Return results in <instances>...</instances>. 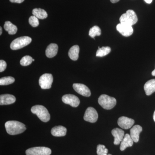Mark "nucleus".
Wrapping results in <instances>:
<instances>
[{"instance_id":"f257e3e1","label":"nucleus","mask_w":155,"mask_h":155,"mask_svg":"<svg viewBox=\"0 0 155 155\" xmlns=\"http://www.w3.org/2000/svg\"><path fill=\"white\" fill-rule=\"evenodd\" d=\"M6 131L10 135H17L24 132L26 127L23 123L17 121H9L5 124Z\"/></svg>"},{"instance_id":"f03ea898","label":"nucleus","mask_w":155,"mask_h":155,"mask_svg":"<svg viewBox=\"0 0 155 155\" xmlns=\"http://www.w3.org/2000/svg\"><path fill=\"white\" fill-rule=\"evenodd\" d=\"M31 112L35 114L42 122H46L49 121L51 116L48 111L45 107L42 105H35L31 108Z\"/></svg>"},{"instance_id":"7ed1b4c3","label":"nucleus","mask_w":155,"mask_h":155,"mask_svg":"<svg viewBox=\"0 0 155 155\" xmlns=\"http://www.w3.org/2000/svg\"><path fill=\"white\" fill-rule=\"evenodd\" d=\"M119 20L120 23L132 26L137 22L138 19L134 11L128 10L125 14H122Z\"/></svg>"},{"instance_id":"20e7f679","label":"nucleus","mask_w":155,"mask_h":155,"mask_svg":"<svg viewBox=\"0 0 155 155\" xmlns=\"http://www.w3.org/2000/svg\"><path fill=\"white\" fill-rule=\"evenodd\" d=\"M98 102L104 109L107 110H111L116 104V100L115 98L106 94H102L100 96Z\"/></svg>"},{"instance_id":"39448f33","label":"nucleus","mask_w":155,"mask_h":155,"mask_svg":"<svg viewBox=\"0 0 155 155\" xmlns=\"http://www.w3.org/2000/svg\"><path fill=\"white\" fill-rule=\"evenodd\" d=\"M31 38L28 36L17 38L12 41L10 45V47L13 50L20 49L29 45L31 42Z\"/></svg>"},{"instance_id":"423d86ee","label":"nucleus","mask_w":155,"mask_h":155,"mask_svg":"<svg viewBox=\"0 0 155 155\" xmlns=\"http://www.w3.org/2000/svg\"><path fill=\"white\" fill-rule=\"evenodd\" d=\"M26 155H50L51 150L44 147H34L26 150Z\"/></svg>"},{"instance_id":"0eeeda50","label":"nucleus","mask_w":155,"mask_h":155,"mask_svg":"<svg viewBox=\"0 0 155 155\" xmlns=\"http://www.w3.org/2000/svg\"><path fill=\"white\" fill-rule=\"evenodd\" d=\"M53 81V77L52 74L45 73L40 77L39 84L42 89H48L51 87Z\"/></svg>"},{"instance_id":"6e6552de","label":"nucleus","mask_w":155,"mask_h":155,"mask_svg":"<svg viewBox=\"0 0 155 155\" xmlns=\"http://www.w3.org/2000/svg\"><path fill=\"white\" fill-rule=\"evenodd\" d=\"M98 118V115L96 110L92 107L87 109L84 116V119L87 122L94 123L96 122Z\"/></svg>"},{"instance_id":"1a4fd4ad","label":"nucleus","mask_w":155,"mask_h":155,"mask_svg":"<svg viewBox=\"0 0 155 155\" xmlns=\"http://www.w3.org/2000/svg\"><path fill=\"white\" fill-rule=\"evenodd\" d=\"M62 100L65 104H69L73 107H76L80 104V100L74 95L68 94L64 95L62 97Z\"/></svg>"},{"instance_id":"9d476101","label":"nucleus","mask_w":155,"mask_h":155,"mask_svg":"<svg viewBox=\"0 0 155 155\" xmlns=\"http://www.w3.org/2000/svg\"><path fill=\"white\" fill-rule=\"evenodd\" d=\"M73 87L75 91L83 96L88 97L91 95V92L88 87L82 84H74Z\"/></svg>"},{"instance_id":"9b49d317","label":"nucleus","mask_w":155,"mask_h":155,"mask_svg":"<svg viewBox=\"0 0 155 155\" xmlns=\"http://www.w3.org/2000/svg\"><path fill=\"white\" fill-rule=\"evenodd\" d=\"M116 29L123 36L125 37L130 36L134 32L132 26L120 23L116 26Z\"/></svg>"},{"instance_id":"f8f14e48","label":"nucleus","mask_w":155,"mask_h":155,"mask_svg":"<svg viewBox=\"0 0 155 155\" xmlns=\"http://www.w3.org/2000/svg\"><path fill=\"white\" fill-rule=\"evenodd\" d=\"M134 123V119L125 116L120 117L118 120V124L119 127L124 129H128L132 127Z\"/></svg>"},{"instance_id":"ddd939ff","label":"nucleus","mask_w":155,"mask_h":155,"mask_svg":"<svg viewBox=\"0 0 155 155\" xmlns=\"http://www.w3.org/2000/svg\"><path fill=\"white\" fill-rule=\"evenodd\" d=\"M112 134L114 137V144L116 145L120 144L125 136L124 131L119 128H115L112 130Z\"/></svg>"},{"instance_id":"4468645a","label":"nucleus","mask_w":155,"mask_h":155,"mask_svg":"<svg viewBox=\"0 0 155 155\" xmlns=\"http://www.w3.org/2000/svg\"><path fill=\"white\" fill-rule=\"evenodd\" d=\"M142 131V127L139 125L134 126L130 130V136L134 142H138L139 140L140 134Z\"/></svg>"},{"instance_id":"2eb2a0df","label":"nucleus","mask_w":155,"mask_h":155,"mask_svg":"<svg viewBox=\"0 0 155 155\" xmlns=\"http://www.w3.org/2000/svg\"><path fill=\"white\" fill-rule=\"evenodd\" d=\"M16 97L13 95L5 94L0 96V105H9L13 104L16 101Z\"/></svg>"},{"instance_id":"dca6fc26","label":"nucleus","mask_w":155,"mask_h":155,"mask_svg":"<svg viewBox=\"0 0 155 155\" xmlns=\"http://www.w3.org/2000/svg\"><path fill=\"white\" fill-rule=\"evenodd\" d=\"M134 141L130 134H126L120 144V150L124 151L128 147H131L133 146Z\"/></svg>"},{"instance_id":"f3484780","label":"nucleus","mask_w":155,"mask_h":155,"mask_svg":"<svg viewBox=\"0 0 155 155\" xmlns=\"http://www.w3.org/2000/svg\"><path fill=\"white\" fill-rule=\"evenodd\" d=\"M58 46L56 44H51L46 50V55L48 58H54L58 54Z\"/></svg>"},{"instance_id":"a211bd4d","label":"nucleus","mask_w":155,"mask_h":155,"mask_svg":"<svg viewBox=\"0 0 155 155\" xmlns=\"http://www.w3.org/2000/svg\"><path fill=\"white\" fill-rule=\"evenodd\" d=\"M67 132V128L61 125L53 127L51 130V133L55 137L64 136L66 135Z\"/></svg>"},{"instance_id":"6ab92c4d","label":"nucleus","mask_w":155,"mask_h":155,"mask_svg":"<svg viewBox=\"0 0 155 155\" xmlns=\"http://www.w3.org/2000/svg\"><path fill=\"white\" fill-rule=\"evenodd\" d=\"M144 89L147 95L150 96L155 92V79H151L145 84Z\"/></svg>"},{"instance_id":"aec40b11","label":"nucleus","mask_w":155,"mask_h":155,"mask_svg":"<svg viewBox=\"0 0 155 155\" xmlns=\"http://www.w3.org/2000/svg\"><path fill=\"white\" fill-rule=\"evenodd\" d=\"M79 50V47L77 45L73 46L70 48L68 52V55L72 61H77L78 59Z\"/></svg>"},{"instance_id":"412c9836","label":"nucleus","mask_w":155,"mask_h":155,"mask_svg":"<svg viewBox=\"0 0 155 155\" xmlns=\"http://www.w3.org/2000/svg\"><path fill=\"white\" fill-rule=\"evenodd\" d=\"M32 14L38 19H43L47 18L48 14L46 11L41 8H35L32 10Z\"/></svg>"},{"instance_id":"4be33fe9","label":"nucleus","mask_w":155,"mask_h":155,"mask_svg":"<svg viewBox=\"0 0 155 155\" xmlns=\"http://www.w3.org/2000/svg\"><path fill=\"white\" fill-rule=\"evenodd\" d=\"M4 28L10 35H14L17 33V26L14 25L10 21H6L4 25Z\"/></svg>"},{"instance_id":"5701e85b","label":"nucleus","mask_w":155,"mask_h":155,"mask_svg":"<svg viewBox=\"0 0 155 155\" xmlns=\"http://www.w3.org/2000/svg\"><path fill=\"white\" fill-rule=\"evenodd\" d=\"M110 51L111 48L109 47H103L101 48L98 47L96 56L98 57H104L108 54Z\"/></svg>"},{"instance_id":"b1692460","label":"nucleus","mask_w":155,"mask_h":155,"mask_svg":"<svg viewBox=\"0 0 155 155\" xmlns=\"http://www.w3.org/2000/svg\"><path fill=\"white\" fill-rule=\"evenodd\" d=\"M101 34V28L96 25L92 27L89 31V35L94 38L95 36H100Z\"/></svg>"},{"instance_id":"393cba45","label":"nucleus","mask_w":155,"mask_h":155,"mask_svg":"<svg viewBox=\"0 0 155 155\" xmlns=\"http://www.w3.org/2000/svg\"><path fill=\"white\" fill-rule=\"evenodd\" d=\"M15 79L11 76H7L2 78L0 79V85H7L14 83Z\"/></svg>"},{"instance_id":"a878e982","label":"nucleus","mask_w":155,"mask_h":155,"mask_svg":"<svg viewBox=\"0 0 155 155\" xmlns=\"http://www.w3.org/2000/svg\"><path fill=\"white\" fill-rule=\"evenodd\" d=\"M33 58L30 56H25L21 59L20 64L22 66H27L30 65L33 62Z\"/></svg>"},{"instance_id":"bb28decb","label":"nucleus","mask_w":155,"mask_h":155,"mask_svg":"<svg viewBox=\"0 0 155 155\" xmlns=\"http://www.w3.org/2000/svg\"><path fill=\"white\" fill-rule=\"evenodd\" d=\"M108 150L104 145L99 144L97 146V155H107Z\"/></svg>"},{"instance_id":"cd10ccee","label":"nucleus","mask_w":155,"mask_h":155,"mask_svg":"<svg viewBox=\"0 0 155 155\" xmlns=\"http://www.w3.org/2000/svg\"><path fill=\"white\" fill-rule=\"evenodd\" d=\"M28 22L30 25L33 27H37L39 24L38 18L34 16H31L29 18Z\"/></svg>"},{"instance_id":"c85d7f7f","label":"nucleus","mask_w":155,"mask_h":155,"mask_svg":"<svg viewBox=\"0 0 155 155\" xmlns=\"http://www.w3.org/2000/svg\"><path fill=\"white\" fill-rule=\"evenodd\" d=\"M7 67V64L5 61L3 60L0 61V72H3L5 71Z\"/></svg>"},{"instance_id":"c756f323","label":"nucleus","mask_w":155,"mask_h":155,"mask_svg":"<svg viewBox=\"0 0 155 155\" xmlns=\"http://www.w3.org/2000/svg\"><path fill=\"white\" fill-rule=\"evenodd\" d=\"M10 2L12 3H20L23 2L24 0H10Z\"/></svg>"},{"instance_id":"7c9ffc66","label":"nucleus","mask_w":155,"mask_h":155,"mask_svg":"<svg viewBox=\"0 0 155 155\" xmlns=\"http://www.w3.org/2000/svg\"><path fill=\"white\" fill-rule=\"evenodd\" d=\"M144 1L147 4H151L153 0H144Z\"/></svg>"},{"instance_id":"2f4dec72","label":"nucleus","mask_w":155,"mask_h":155,"mask_svg":"<svg viewBox=\"0 0 155 155\" xmlns=\"http://www.w3.org/2000/svg\"><path fill=\"white\" fill-rule=\"evenodd\" d=\"M120 0H110V2L112 3H116L119 2Z\"/></svg>"},{"instance_id":"473e14b6","label":"nucleus","mask_w":155,"mask_h":155,"mask_svg":"<svg viewBox=\"0 0 155 155\" xmlns=\"http://www.w3.org/2000/svg\"><path fill=\"white\" fill-rule=\"evenodd\" d=\"M2 27H0V35H2Z\"/></svg>"},{"instance_id":"72a5a7b5","label":"nucleus","mask_w":155,"mask_h":155,"mask_svg":"<svg viewBox=\"0 0 155 155\" xmlns=\"http://www.w3.org/2000/svg\"><path fill=\"white\" fill-rule=\"evenodd\" d=\"M152 75L153 76H155V69L152 72Z\"/></svg>"},{"instance_id":"f704fd0d","label":"nucleus","mask_w":155,"mask_h":155,"mask_svg":"<svg viewBox=\"0 0 155 155\" xmlns=\"http://www.w3.org/2000/svg\"><path fill=\"white\" fill-rule=\"evenodd\" d=\"M153 119L154 121L155 122V110L154 112L153 116Z\"/></svg>"},{"instance_id":"c9c22d12","label":"nucleus","mask_w":155,"mask_h":155,"mask_svg":"<svg viewBox=\"0 0 155 155\" xmlns=\"http://www.w3.org/2000/svg\"><path fill=\"white\" fill-rule=\"evenodd\" d=\"M107 155H112L110 154H108Z\"/></svg>"},{"instance_id":"e433bc0d","label":"nucleus","mask_w":155,"mask_h":155,"mask_svg":"<svg viewBox=\"0 0 155 155\" xmlns=\"http://www.w3.org/2000/svg\"><path fill=\"white\" fill-rule=\"evenodd\" d=\"M33 61H35V60H34V59H33Z\"/></svg>"}]
</instances>
